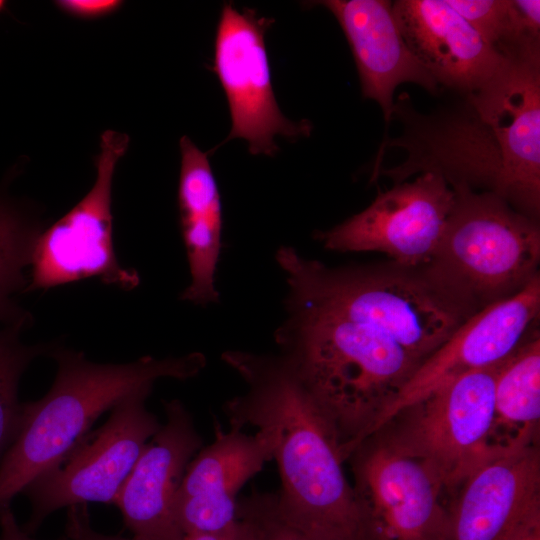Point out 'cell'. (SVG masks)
I'll return each instance as SVG.
<instances>
[{
    "mask_svg": "<svg viewBox=\"0 0 540 540\" xmlns=\"http://www.w3.org/2000/svg\"><path fill=\"white\" fill-rule=\"evenodd\" d=\"M446 1L486 43L501 52L509 35V0Z\"/></svg>",
    "mask_w": 540,
    "mask_h": 540,
    "instance_id": "cb8c5ba5",
    "label": "cell"
},
{
    "mask_svg": "<svg viewBox=\"0 0 540 540\" xmlns=\"http://www.w3.org/2000/svg\"><path fill=\"white\" fill-rule=\"evenodd\" d=\"M540 420V334L501 362L495 384L490 447L495 454L535 444Z\"/></svg>",
    "mask_w": 540,
    "mask_h": 540,
    "instance_id": "ffe728a7",
    "label": "cell"
},
{
    "mask_svg": "<svg viewBox=\"0 0 540 540\" xmlns=\"http://www.w3.org/2000/svg\"><path fill=\"white\" fill-rule=\"evenodd\" d=\"M280 356L329 428L343 461L421 365L373 327L288 292Z\"/></svg>",
    "mask_w": 540,
    "mask_h": 540,
    "instance_id": "7a4b0ae2",
    "label": "cell"
},
{
    "mask_svg": "<svg viewBox=\"0 0 540 540\" xmlns=\"http://www.w3.org/2000/svg\"><path fill=\"white\" fill-rule=\"evenodd\" d=\"M351 48L364 98L376 101L386 123L393 116L396 87L410 82L430 93L438 84L407 46L387 0H324Z\"/></svg>",
    "mask_w": 540,
    "mask_h": 540,
    "instance_id": "ac0fdd59",
    "label": "cell"
},
{
    "mask_svg": "<svg viewBox=\"0 0 540 540\" xmlns=\"http://www.w3.org/2000/svg\"><path fill=\"white\" fill-rule=\"evenodd\" d=\"M222 360L246 384L228 400L230 427L253 426L278 466L282 516L312 540H361L359 511L325 421L280 355L230 350Z\"/></svg>",
    "mask_w": 540,
    "mask_h": 540,
    "instance_id": "6da1fadb",
    "label": "cell"
},
{
    "mask_svg": "<svg viewBox=\"0 0 540 540\" xmlns=\"http://www.w3.org/2000/svg\"><path fill=\"white\" fill-rule=\"evenodd\" d=\"M451 188L454 201L444 233L424 267L476 313L540 275V227L492 192Z\"/></svg>",
    "mask_w": 540,
    "mask_h": 540,
    "instance_id": "5b68a950",
    "label": "cell"
},
{
    "mask_svg": "<svg viewBox=\"0 0 540 540\" xmlns=\"http://www.w3.org/2000/svg\"><path fill=\"white\" fill-rule=\"evenodd\" d=\"M129 146L126 134L101 135L96 179L89 192L35 241L26 292L96 278L124 290L139 282L119 263L113 246L112 185L116 166Z\"/></svg>",
    "mask_w": 540,
    "mask_h": 540,
    "instance_id": "ba28073f",
    "label": "cell"
},
{
    "mask_svg": "<svg viewBox=\"0 0 540 540\" xmlns=\"http://www.w3.org/2000/svg\"><path fill=\"white\" fill-rule=\"evenodd\" d=\"M493 76L467 95L501 163L497 196L527 217L540 215V50L504 55Z\"/></svg>",
    "mask_w": 540,
    "mask_h": 540,
    "instance_id": "30bf717a",
    "label": "cell"
},
{
    "mask_svg": "<svg viewBox=\"0 0 540 540\" xmlns=\"http://www.w3.org/2000/svg\"><path fill=\"white\" fill-rule=\"evenodd\" d=\"M448 540H500L540 507V453L531 444L495 455L474 469L454 492Z\"/></svg>",
    "mask_w": 540,
    "mask_h": 540,
    "instance_id": "2e32d148",
    "label": "cell"
},
{
    "mask_svg": "<svg viewBox=\"0 0 540 540\" xmlns=\"http://www.w3.org/2000/svg\"><path fill=\"white\" fill-rule=\"evenodd\" d=\"M57 4L65 12L80 18H97L116 11L122 4L118 0H63Z\"/></svg>",
    "mask_w": 540,
    "mask_h": 540,
    "instance_id": "484cf974",
    "label": "cell"
},
{
    "mask_svg": "<svg viewBox=\"0 0 540 540\" xmlns=\"http://www.w3.org/2000/svg\"><path fill=\"white\" fill-rule=\"evenodd\" d=\"M30 316L0 321V463L16 439L23 420V404L19 400L20 379L37 357L49 354L54 344L28 345L21 334L29 325Z\"/></svg>",
    "mask_w": 540,
    "mask_h": 540,
    "instance_id": "7402d4cb",
    "label": "cell"
},
{
    "mask_svg": "<svg viewBox=\"0 0 540 540\" xmlns=\"http://www.w3.org/2000/svg\"><path fill=\"white\" fill-rule=\"evenodd\" d=\"M276 261L287 291L373 327L421 364L475 314L424 266L331 268L290 246L278 249Z\"/></svg>",
    "mask_w": 540,
    "mask_h": 540,
    "instance_id": "277c9868",
    "label": "cell"
},
{
    "mask_svg": "<svg viewBox=\"0 0 540 540\" xmlns=\"http://www.w3.org/2000/svg\"><path fill=\"white\" fill-rule=\"evenodd\" d=\"M178 205L190 283L181 295L197 305L217 302L215 275L222 238V205L208 156L192 140L180 139Z\"/></svg>",
    "mask_w": 540,
    "mask_h": 540,
    "instance_id": "d6986e66",
    "label": "cell"
},
{
    "mask_svg": "<svg viewBox=\"0 0 540 540\" xmlns=\"http://www.w3.org/2000/svg\"><path fill=\"white\" fill-rule=\"evenodd\" d=\"M237 518L248 540H312L282 516L276 493L252 491L242 497Z\"/></svg>",
    "mask_w": 540,
    "mask_h": 540,
    "instance_id": "603a6c76",
    "label": "cell"
},
{
    "mask_svg": "<svg viewBox=\"0 0 540 540\" xmlns=\"http://www.w3.org/2000/svg\"><path fill=\"white\" fill-rule=\"evenodd\" d=\"M49 355L57 363L54 382L44 397L24 402L20 431L0 463V507L57 465L123 398L162 378H193L206 366L200 352L122 364L92 362L57 346Z\"/></svg>",
    "mask_w": 540,
    "mask_h": 540,
    "instance_id": "3957f363",
    "label": "cell"
},
{
    "mask_svg": "<svg viewBox=\"0 0 540 540\" xmlns=\"http://www.w3.org/2000/svg\"><path fill=\"white\" fill-rule=\"evenodd\" d=\"M166 421L146 443L114 505L137 540H182L173 514L186 468L203 447L193 418L178 399L164 402Z\"/></svg>",
    "mask_w": 540,
    "mask_h": 540,
    "instance_id": "9a60e30c",
    "label": "cell"
},
{
    "mask_svg": "<svg viewBox=\"0 0 540 540\" xmlns=\"http://www.w3.org/2000/svg\"><path fill=\"white\" fill-rule=\"evenodd\" d=\"M272 460L267 438L230 427L189 462L177 491L173 514L184 535L202 534L217 540L239 535L236 496L243 485Z\"/></svg>",
    "mask_w": 540,
    "mask_h": 540,
    "instance_id": "5bb4252c",
    "label": "cell"
},
{
    "mask_svg": "<svg viewBox=\"0 0 540 540\" xmlns=\"http://www.w3.org/2000/svg\"><path fill=\"white\" fill-rule=\"evenodd\" d=\"M392 9L407 46L437 84L468 95L504 61L446 0H397Z\"/></svg>",
    "mask_w": 540,
    "mask_h": 540,
    "instance_id": "e0dca14e",
    "label": "cell"
},
{
    "mask_svg": "<svg viewBox=\"0 0 540 540\" xmlns=\"http://www.w3.org/2000/svg\"><path fill=\"white\" fill-rule=\"evenodd\" d=\"M65 535L69 540H137L133 537L123 538L95 531L91 526L86 504L73 505L67 508Z\"/></svg>",
    "mask_w": 540,
    "mask_h": 540,
    "instance_id": "d4e9b609",
    "label": "cell"
},
{
    "mask_svg": "<svg viewBox=\"0 0 540 540\" xmlns=\"http://www.w3.org/2000/svg\"><path fill=\"white\" fill-rule=\"evenodd\" d=\"M272 22L254 10L240 11L225 3L214 43L212 70L225 92L232 124L224 142L243 139L253 155L273 156L276 136L293 139L309 136L312 130L309 121L285 117L276 101L265 46Z\"/></svg>",
    "mask_w": 540,
    "mask_h": 540,
    "instance_id": "8fae6325",
    "label": "cell"
},
{
    "mask_svg": "<svg viewBox=\"0 0 540 540\" xmlns=\"http://www.w3.org/2000/svg\"><path fill=\"white\" fill-rule=\"evenodd\" d=\"M540 275L517 294L491 304L468 318L415 371L387 409L378 431L396 413L435 388L468 372L508 358L539 330Z\"/></svg>",
    "mask_w": 540,
    "mask_h": 540,
    "instance_id": "4fadbf2b",
    "label": "cell"
},
{
    "mask_svg": "<svg viewBox=\"0 0 540 540\" xmlns=\"http://www.w3.org/2000/svg\"><path fill=\"white\" fill-rule=\"evenodd\" d=\"M501 362L461 375L401 409L375 433L422 461L454 493L490 447L496 378ZM374 433V434H375Z\"/></svg>",
    "mask_w": 540,
    "mask_h": 540,
    "instance_id": "8992f818",
    "label": "cell"
},
{
    "mask_svg": "<svg viewBox=\"0 0 540 540\" xmlns=\"http://www.w3.org/2000/svg\"><path fill=\"white\" fill-rule=\"evenodd\" d=\"M500 540H540V507L530 511Z\"/></svg>",
    "mask_w": 540,
    "mask_h": 540,
    "instance_id": "4316f807",
    "label": "cell"
},
{
    "mask_svg": "<svg viewBox=\"0 0 540 540\" xmlns=\"http://www.w3.org/2000/svg\"><path fill=\"white\" fill-rule=\"evenodd\" d=\"M0 540H35L16 520L11 504L0 507ZM56 540H69L64 535Z\"/></svg>",
    "mask_w": 540,
    "mask_h": 540,
    "instance_id": "83f0119b",
    "label": "cell"
},
{
    "mask_svg": "<svg viewBox=\"0 0 540 540\" xmlns=\"http://www.w3.org/2000/svg\"><path fill=\"white\" fill-rule=\"evenodd\" d=\"M3 5H4V2L0 1V10L2 9Z\"/></svg>",
    "mask_w": 540,
    "mask_h": 540,
    "instance_id": "f546056e",
    "label": "cell"
},
{
    "mask_svg": "<svg viewBox=\"0 0 540 540\" xmlns=\"http://www.w3.org/2000/svg\"><path fill=\"white\" fill-rule=\"evenodd\" d=\"M360 517L361 540H448L444 488L420 460L378 434L367 437L348 459Z\"/></svg>",
    "mask_w": 540,
    "mask_h": 540,
    "instance_id": "9c48e42d",
    "label": "cell"
},
{
    "mask_svg": "<svg viewBox=\"0 0 540 540\" xmlns=\"http://www.w3.org/2000/svg\"><path fill=\"white\" fill-rule=\"evenodd\" d=\"M151 391L141 389L119 401L98 430L26 486L22 493L31 503V514L22 528L28 534L58 509L114 504L144 446L161 426L145 406Z\"/></svg>",
    "mask_w": 540,
    "mask_h": 540,
    "instance_id": "52a82bcc",
    "label": "cell"
},
{
    "mask_svg": "<svg viewBox=\"0 0 540 540\" xmlns=\"http://www.w3.org/2000/svg\"><path fill=\"white\" fill-rule=\"evenodd\" d=\"M182 540H217L211 536L208 535H202V534H188L184 535ZM245 540V539H243Z\"/></svg>",
    "mask_w": 540,
    "mask_h": 540,
    "instance_id": "f1b7e54d",
    "label": "cell"
},
{
    "mask_svg": "<svg viewBox=\"0 0 540 540\" xmlns=\"http://www.w3.org/2000/svg\"><path fill=\"white\" fill-rule=\"evenodd\" d=\"M453 201L454 191L445 178L424 172L379 191L366 209L317 238L328 250L376 251L402 266H425L438 248Z\"/></svg>",
    "mask_w": 540,
    "mask_h": 540,
    "instance_id": "7c38bea8",
    "label": "cell"
},
{
    "mask_svg": "<svg viewBox=\"0 0 540 540\" xmlns=\"http://www.w3.org/2000/svg\"><path fill=\"white\" fill-rule=\"evenodd\" d=\"M41 231L18 205L0 196V321L29 315L16 297L26 292L32 252Z\"/></svg>",
    "mask_w": 540,
    "mask_h": 540,
    "instance_id": "44dd1931",
    "label": "cell"
}]
</instances>
